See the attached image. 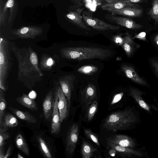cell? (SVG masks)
<instances>
[{
	"label": "cell",
	"instance_id": "cell-1",
	"mask_svg": "<svg viewBox=\"0 0 158 158\" xmlns=\"http://www.w3.org/2000/svg\"><path fill=\"white\" fill-rule=\"evenodd\" d=\"M11 49L18 63V79L30 88L44 76L39 67L37 53L31 46L19 48L14 45Z\"/></svg>",
	"mask_w": 158,
	"mask_h": 158
},
{
	"label": "cell",
	"instance_id": "cell-2",
	"mask_svg": "<svg viewBox=\"0 0 158 158\" xmlns=\"http://www.w3.org/2000/svg\"><path fill=\"white\" fill-rule=\"evenodd\" d=\"M60 52L64 58L77 60L92 59L103 60L112 54V52L108 49L94 47L64 48Z\"/></svg>",
	"mask_w": 158,
	"mask_h": 158
},
{
	"label": "cell",
	"instance_id": "cell-3",
	"mask_svg": "<svg viewBox=\"0 0 158 158\" xmlns=\"http://www.w3.org/2000/svg\"><path fill=\"white\" fill-rule=\"evenodd\" d=\"M137 118L135 114L131 109L118 110L106 117L103 122L102 127L112 132L127 130L135 123Z\"/></svg>",
	"mask_w": 158,
	"mask_h": 158
},
{
	"label": "cell",
	"instance_id": "cell-4",
	"mask_svg": "<svg viewBox=\"0 0 158 158\" xmlns=\"http://www.w3.org/2000/svg\"><path fill=\"white\" fill-rule=\"evenodd\" d=\"M9 42L1 36L0 41V88L5 92L8 88L7 78L12 65Z\"/></svg>",
	"mask_w": 158,
	"mask_h": 158
},
{
	"label": "cell",
	"instance_id": "cell-5",
	"mask_svg": "<svg viewBox=\"0 0 158 158\" xmlns=\"http://www.w3.org/2000/svg\"><path fill=\"white\" fill-rule=\"evenodd\" d=\"M90 12L85 10L82 13L83 20L88 26L99 31L116 30L120 29V27L118 25L110 24L98 18L93 17Z\"/></svg>",
	"mask_w": 158,
	"mask_h": 158
},
{
	"label": "cell",
	"instance_id": "cell-6",
	"mask_svg": "<svg viewBox=\"0 0 158 158\" xmlns=\"http://www.w3.org/2000/svg\"><path fill=\"white\" fill-rule=\"evenodd\" d=\"M82 5L73 4L69 7L68 13L66 15V18L77 27L87 31L91 29L84 22L82 17L84 8Z\"/></svg>",
	"mask_w": 158,
	"mask_h": 158
},
{
	"label": "cell",
	"instance_id": "cell-7",
	"mask_svg": "<svg viewBox=\"0 0 158 158\" xmlns=\"http://www.w3.org/2000/svg\"><path fill=\"white\" fill-rule=\"evenodd\" d=\"M80 102L83 112H85L91 104L97 99L96 86L93 83L88 84L80 91Z\"/></svg>",
	"mask_w": 158,
	"mask_h": 158
},
{
	"label": "cell",
	"instance_id": "cell-8",
	"mask_svg": "<svg viewBox=\"0 0 158 158\" xmlns=\"http://www.w3.org/2000/svg\"><path fill=\"white\" fill-rule=\"evenodd\" d=\"M59 84V83L56 81L54 83V104L52 116L51 131L52 134H57L60 132L61 123L60 121V114L58 106Z\"/></svg>",
	"mask_w": 158,
	"mask_h": 158
},
{
	"label": "cell",
	"instance_id": "cell-9",
	"mask_svg": "<svg viewBox=\"0 0 158 158\" xmlns=\"http://www.w3.org/2000/svg\"><path fill=\"white\" fill-rule=\"evenodd\" d=\"M79 135L78 125L74 123L69 128L66 139L65 152L70 155L74 153L77 143Z\"/></svg>",
	"mask_w": 158,
	"mask_h": 158
},
{
	"label": "cell",
	"instance_id": "cell-10",
	"mask_svg": "<svg viewBox=\"0 0 158 158\" xmlns=\"http://www.w3.org/2000/svg\"><path fill=\"white\" fill-rule=\"evenodd\" d=\"M43 28L35 26H23L14 30L13 34L17 37L21 39H34L43 33Z\"/></svg>",
	"mask_w": 158,
	"mask_h": 158
},
{
	"label": "cell",
	"instance_id": "cell-11",
	"mask_svg": "<svg viewBox=\"0 0 158 158\" xmlns=\"http://www.w3.org/2000/svg\"><path fill=\"white\" fill-rule=\"evenodd\" d=\"M76 77L73 74L66 75L58 78V82L62 91L66 97L70 107L72 92L74 89V84Z\"/></svg>",
	"mask_w": 158,
	"mask_h": 158
},
{
	"label": "cell",
	"instance_id": "cell-12",
	"mask_svg": "<svg viewBox=\"0 0 158 158\" xmlns=\"http://www.w3.org/2000/svg\"><path fill=\"white\" fill-rule=\"evenodd\" d=\"M105 18L110 22L132 29H137L142 28L143 26L136 23L132 19L121 16H115L112 14H106Z\"/></svg>",
	"mask_w": 158,
	"mask_h": 158
},
{
	"label": "cell",
	"instance_id": "cell-13",
	"mask_svg": "<svg viewBox=\"0 0 158 158\" xmlns=\"http://www.w3.org/2000/svg\"><path fill=\"white\" fill-rule=\"evenodd\" d=\"M58 106L60 114V121L61 123L68 117L70 107L67 99L60 84L58 86Z\"/></svg>",
	"mask_w": 158,
	"mask_h": 158
},
{
	"label": "cell",
	"instance_id": "cell-14",
	"mask_svg": "<svg viewBox=\"0 0 158 158\" xmlns=\"http://www.w3.org/2000/svg\"><path fill=\"white\" fill-rule=\"evenodd\" d=\"M107 141L117 145L134 148L136 146L135 141L130 137L125 135L116 134L109 136L106 139Z\"/></svg>",
	"mask_w": 158,
	"mask_h": 158
},
{
	"label": "cell",
	"instance_id": "cell-15",
	"mask_svg": "<svg viewBox=\"0 0 158 158\" xmlns=\"http://www.w3.org/2000/svg\"><path fill=\"white\" fill-rule=\"evenodd\" d=\"M54 89L50 90L46 94L42 104L43 114L45 119L49 120L52 117L54 104Z\"/></svg>",
	"mask_w": 158,
	"mask_h": 158
},
{
	"label": "cell",
	"instance_id": "cell-16",
	"mask_svg": "<svg viewBox=\"0 0 158 158\" xmlns=\"http://www.w3.org/2000/svg\"><path fill=\"white\" fill-rule=\"evenodd\" d=\"M121 69L126 76L133 82L142 85L147 86V82L138 75L132 67L123 64Z\"/></svg>",
	"mask_w": 158,
	"mask_h": 158
},
{
	"label": "cell",
	"instance_id": "cell-17",
	"mask_svg": "<svg viewBox=\"0 0 158 158\" xmlns=\"http://www.w3.org/2000/svg\"><path fill=\"white\" fill-rule=\"evenodd\" d=\"M107 144L110 148L115 149L117 153L123 156L130 157L132 155L143 156L141 152L131 148L117 145L108 142H107Z\"/></svg>",
	"mask_w": 158,
	"mask_h": 158
},
{
	"label": "cell",
	"instance_id": "cell-18",
	"mask_svg": "<svg viewBox=\"0 0 158 158\" xmlns=\"http://www.w3.org/2000/svg\"><path fill=\"white\" fill-rule=\"evenodd\" d=\"M109 12L114 15H119L130 17H140L143 13L142 9L136 7H128L110 11Z\"/></svg>",
	"mask_w": 158,
	"mask_h": 158
},
{
	"label": "cell",
	"instance_id": "cell-19",
	"mask_svg": "<svg viewBox=\"0 0 158 158\" xmlns=\"http://www.w3.org/2000/svg\"><path fill=\"white\" fill-rule=\"evenodd\" d=\"M15 99L19 104L29 109L35 110L38 109L35 101L25 93H23L21 96L17 97Z\"/></svg>",
	"mask_w": 158,
	"mask_h": 158
},
{
	"label": "cell",
	"instance_id": "cell-20",
	"mask_svg": "<svg viewBox=\"0 0 158 158\" xmlns=\"http://www.w3.org/2000/svg\"><path fill=\"white\" fill-rule=\"evenodd\" d=\"M8 109L18 118L28 123H35L37 121L36 118L27 111H22L12 106L9 107Z\"/></svg>",
	"mask_w": 158,
	"mask_h": 158
},
{
	"label": "cell",
	"instance_id": "cell-21",
	"mask_svg": "<svg viewBox=\"0 0 158 158\" xmlns=\"http://www.w3.org/2000/svg\"><path fill=\"white\" fill-rule=\"evenodd\" d=\"M136 5L132 3H126L121 2L106 3L102 5L101 8L108 12L128 7H136Z\"/></svg>",
	"mask_w": 158,
	"mask_h": 158
},
{
	"label": "cell",
	"instance_id": "cell-22",
	"mask_svg": "<svg viewBox=\"0 0 158 158\" xmlns=\"http://www.w3.org/2000/svg\"><path fill=\"white\" fill-rule=\"evenodd\" d=\"M19 124L18 119L13 115L9 113H5L2 118L0 127L6 129L15 127Z\"/></svg>",
	"mask_w": 158,
	"mask_h": 158
},
{
	"label": "cell",
	"instance_id": "cell-23",
	"mask_svg": "<svg viewBox=\"0 0 158 158\" xmlns=\"http://www.w3.org/2000/svg\"><path fill=\"white\" fill-rule=\"evenodd\" d=\"M130 95L143 109L149 112H150L151 107L143 100L140 91L135 88H131L130 89Z\"/></svg>",
	"mask_w": 158,
	"mask_h": 158
},
{
	"label": "cell",
	"instance_id": "cell-24",
	"mask_svg": "<svg viewBox=\"0 0 158 158\" xmlns=\"http://www.w3.org/2000/svg\"><path fill=\"white\" fill-rule=\"evenodd\" d=\"M97 149L91 144L86 141H83L81 147V154L82 158H90L93 157Z\"/></svg>",
	"mask_w": 158,
	"mask_h": 158
},
{
	"label": "cell",
	"instance_id": "cell-25",
	"mask_svg": "<svg viewBox=\"0 0 158 158\" xmlns=\"http://www.w3.org/2000/svg\"><path fill=\"white\" fill-rule=\"evenodd\" d=\"M126 35L123 37L124 42L122 47L126 55L130 57L133 52L135 43L131 35L128 32L126 33Z\"/></svg>",
	"mask_w": 158,
	"mask_h": 158
},
{
	"label": "cell",
	"instance_id": "cell-26",
	"mask_svg": "<svg viewBox=\"0 0 158 158\" xmlns=\"http://www.w3.org/2000/svg\"><path fill=\"white\" fill-rule=\"evenodd\" d=\"M15 143L18 148L26 156H29L30 152L28 145L23 135L19 134L15 138Z\"/></svg>",
	"mask_w": 158,
	"mask_h": 158
},
{
	"label": "cell",
	"instance_id": "cell-27",
	"mask_svg": "<svg viewBox=\"0 0 158 158\" xmlns=\"http://www.w3.org/2000/svg\"><path fill=\"white\" fill-rule=\"evenodd\" d=\"M124 94L120 92L115 94L108 101V109L111 110L120 107L121 104L122 103V99Z\"/></svg>",
	"mask_w": 158,
	"mask_h": 158
},
{
	"label": "cell",
	"instance_id": "cell-28",
	"mask_svg": "<svg viewBox=\"0 0 158 158\" xmlns=\"http://www.w3.org/2000/svg\"><path fill=\"white\" fill-rule=\"evenodd\" d=\"M15 0H8L3 7H0V27L3 25L6 19L7 10L9 8L15 5Z\"/></svg>",
	"mask_w": 158,
	"mask_h": 158
},
{
	"label": "cell",
	"instance_id": "cell-29",
	"mask_svg": "<svg viewBox=\"0 0 158 158\" xmlns=\"http://www.w3.org/2000/svg\"><path fill=\"white\" fill-rule=\"evenodd\" d=\"M7 130L5 128L0 127V158L4 157L3 149L5 141L10 138L9 134L6 131Z\"/></svg>",
	"mask_w": 158,
	"mask_h": 158
},
{
	"label": "cell",
	"instance_id": "cell-30",
	"mask_svg": "<svg viewBox=\"0 0 158 158\" xmlns=\"http://www.w3.org/2000/svg\"><path fill=\"white\" fill-rule=\"evenodd\" d=\"M98 102L96 100H94L87 108L85 112V117L87 121L90 122L93 118L97 112Z\"/></svg>",
	"mask_w": 158,
	"mask_h": 158
},
{
	"label": "cell",
	"instance_id": "cell-31",
	"mask_svg": "<svg viewBox=\"0 0 158 158\" xmlns=\"http://www.w3.org/2000/svg\"><path fill=\"white\" fill-rule=\"evenodd\" d=\"M54 64V61L51 57L44 54L42 56L40 63V67L43 70H49Z\"/></svg>",
	"mask_w": 158,
	"mask_h": 158
},
{
	"label": "cell",
	"instance_id": "cell-32",
	"mask_svg": "<svg viewBox=\"0 0 158 158\" xmlns=\"http://www.w3.org/2000/svg\"><path fill=\"white\" fill-rule=\"evenodd\" d=\"M38 142L40 149L44 155L48 158H52V156L49 148L42 137H39Z\"/></svg>",
	"mask_w": 158,
	"mask_h": 158
},
{
	"label": "cell",
	"instance_id": "cell-33",
	"mask_svg": "<svg viewBox=\"0 0 158 158\" xmlns=\"http://www.w3.org/2000/svg\"><path fill=\"white\" fill-rule=\"evenodd\" d=\"M147 14L153 19L156 24H158V0H153L152 8Z\"/></svg>",
	"mask_w": 158,
	"mask_h": 158
},
{
	"label": "cell",
	"instance_id": "cell-34",
	"mask_svg": "<svg viewBox=\"0 0 158 158\" xmlns=\"http://www.w3.org/2000/svg\"><path fill=\"white\" fill-rule=\"evenodd\" d=\"M98 68L93 65H85L79 67L77 71L80 73L86 75H92L96 73Z\"/></svg>",
	"mask_w": 158,
	"mask_h": 158
},
{
	"label": "cell",
	"instance_id": "cell-35",
	"mask_svg": "<svg viewBox=\"0 0 158 158\" xmlns=\"http://www.w3.org/2000/svg\"><path fill=\"white\" fill-rule=\"evenodd\" d=\"M4 91L0 88V124L1 123L6 107V102Z\"/></svg>",
	"mask_w": 158,
	"mask_h": 158
},
{
	"label": "cell",
	"instance_id": "cell-36",
	"mask_svg": "<svg viewBox=\"0 0 158 158\" xmlns=\"http://www.w3.org/2000/svg\"><path fill=\"white\" fill-rule=\"evenodd\" d=\"M84 133L86 137L89 139L99 147L100 145L98 135L90 129L88 128L84 129Z\"/></svg>",
	"mask_w": 158,
	"mask_h": 158
},
{
	"label": "cell",
	"instance_id": "cell-37",
	"mask_svg": "<svg viewBox=\"0 0 158 158\" xmlns=\"http://www.w3.org/2000/svg\"><path fill=\"white\" fill-rule=\"evenodd\" d=\"M143 0H114L108 2L107 3H114L116 2H121L126 3H141L143 2Z\"/></svg>",
	"mask_w": 158,
	"mask_h": 158
},
{
	"label": "cell",
	"instance_id": "cell-38",
	"mask_svg": "<svg viewBox=\"0 0 158 158\" xmlns=\"http://www.w3.org/2000/svg\"><path fill=\"white\" fill-rule=\"evenodd\" d=\"M114 42L119 46H122L124 38L122 37L121 34L115 35L113 38Z\"/></svg>",
	"mask_w": 158,
	"mask_h": 158
},
{
	"label": "cell",
	"instance_id": "cell-39",
	"mask_svg": "<svg viewBox=\"0 0 158 158\" xmlns=\"http://www.w3.org/2000/svg\"><path fill=\"white\" fill-rule=\"evenodd\" d=\"M146 34L145 32H142L138 34H135L133 37V39L137 38L143 41H146Z\"/></svg>",
	"mask_w": 158,
	"mask_h": 158
},
{
	"label": "cell",
	"instance_id": "cell-40",
	"mask_svg": "<svg viewBox=\"0 0 158 158\" xmlns=\"http://www.w3.org/2000/svg\"><path fill=\"white\" fill-rule=\"evenodd\" d=\"M151 64L154 68L156 74L158 75V60H151Z\"/></svg>",
	"mask_w": 158,
	"mask_h": 158
},
{
	"label": "cell",
	"instance_id": "cell-41",
	"mask_svg": "<svg viewBox=\"0 0 158 158\" xmlns=\"http://www.w3.org/2000/svg\"><path fill=\"white\" fill-rule=\"evenodd\" d=\"M12 148L11 146H9V147L6 154H5V156L4 158H7L9 157L11 155V151Z\"/></svg>",
	"mask_w": 158,
	"mask_h": 158
},
{
	"label": "cell",
	"instance_id": "cell-42",
	"mask_svg": "<svg viewBox=\"0 0 158 158\" xmlns=\"http://www.w3.org/2000/svg\"><path fill=\"white\" fill-rule=\"evenodd\" d=\"M83 0H71V1L73 4L82 5V2Z\"/></svg>",
	"mask_w": 158,
	"mask_h": 158
},
{
	"label": "cell",
	"instance_id": "cell-43",
	"mask_svg": "<svg viewBox=\"0 0 158 158\" xmlns=\"http://www.w3.org/2000/svg\"><path fill=\"white\" fill-rule=\"evenodd\" d=\"M116 153H117L116 151L114 149L111 148V149L109 152V155L112 156H115Z\"/></svg>",
	"mask_w": 158,
	"mask_h": 158
},
{
	"label": "cell",
	"instance_id": "cell-44",
	"mask_svg": "<svg viewBox=\"0 0 158 158\" xmlns=\"http://www.w3.org/2000/svg\"><path fill=\"white\" fill-rule=\"evenodd\" d=\"M155 42L156 44L158 45V34L156 36L154 39Z\"/></svg>",
	"mask_w": 158,
	"mask_h": 158
},
{
	"label": "cell",
	"instance_id": "cell-45",
	"mask_svg": "<svg viewBox=\"0 0 158 158\" xmlns=\"http://www.w3.org/2000/svg\"><path fill=\"white\" fill-rule=\"evenodd\" d=\"M18 158H24V157L21 154L18 153L17 155Z\"/></svg>",
	"mask_w": 158,
	"mask_h": 158
},
{
	"label": "cell",
	"instance_id": "cell-46",
	"mask_svg": "<svg viewBox=\"0 0 158 158\" xmlns=\"http://www.w3.org/2000/svg\"><path fill=\"white\" fill-rule=\"evenodd\" d=\"M112 0H105V1L107 3L108 2H109L110 1H112Z\"/></svg>",
	"mask_w": 158,
	"mask_h": 158
},
{
	"label": "cell",
	"instance_id": "cell-47",
	"mask_svg": "<svg viewBox=\"0 0 158 158\" xmlns=\"http://www.w3.org/2000/svg\"><path fill=\"white\" fill-rule=\"evenodd\" d=\"M93 0L95 1H98L101 0Z\"/></svg>",
	"mask_w": 158,
	"mask_h": 158
}]
</instances>
